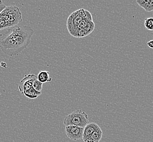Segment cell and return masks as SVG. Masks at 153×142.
<instances>
[{
  "label": "cell",
  "instance_id": "obj_6",
  "mask_svg": "<svg viewBox=\"0 0 153 142\" xmlns=\"http://www.w3.org/2000/svg\"><path fill=\"white\" fill-rule=\"evenodd\" d=\"M99 127H100V126L95 123H89L88 125H87L86 126L84 127L83 130L82 136V140L83 142H85Z\"/></svg>",
  "mask_w": 153,
  "mask_h": 142
},
{
  "label": "cell",
  "instance_id": "obj_4",
  "mask_svg": "<svg viewBox=\"0 0 153 142\" xmlns=\"http://www.w3.org/2000/svg\"><path fill=\"white\" fill-rule=\"evenodd\" d=\"M84 127L67 126L65 127V132L68 137L73 141L82 139Z\"/></svg>",
  "mask_w": 153,
  "mask_h": 142
},
{
  "label": "cell",
  "instance_id": "obj_5",
  "mask_svg": "<svg viewBox=\"0 0 153 142\" xmlns=\"http://www.w3.org/2000/svg\"><path fill=\"white\" fill-rule=\"evenodd\" d=\"M37 76L34 74H28L22 79L19 85V90L21 93L26 92L32 87L34 81L37 79Z\"/></svg>",
  "mask_w": 153,
  "mask_h": 142
},
{
  "label": "cell",
  "instance_id": "obj_14",
  "mask_svg": "<svg viewBox=\"0 0 153 142\" xmlns=\"http://www.w3.org/2000/svg\"><path fill=\"white\" fill-rule=\"evenodd\" d=\"M89 34L84 28H77L76 37H84L89 35Z\"/></svg>",
  "mask_w": 153,
  "mask_h": 142
},
{
  "label": "cell",
  "instance_id": "obj_8",
  "mask_svg": "<svg viewBox=\"0 0 153 142\" xmlns=\"http://www.w3.org/2000/svg\"><path fill=\"white\" fill-rule=\"evenodd\" d=\"M102 137V131L100 127L93 133L85 142H99Z\"/></svg>",
  "mask_w": 153,
  "mask_h": 142
},
{
  "label": "cell",
  "instance_id": "obj_10",
  "mask_svg": "<svg viewBox=\"0 0 153 142\" xmlns=\"http://www.w3.org/2000/svg\"><path fill=\"white\" fill-rule=\"evenodd\" d=\"M23 94L25 97H27L28 99H35L40 96L42 94V93L37 91L36 90L34 89L33 87H32L30 89L23 93Z\"/></svg>",
  "mask_w": 153,
  "mask_h": 142
},
{
  "label": "cell",
  "instance_id": "obj_13",
  "mask_svg": "<svg viewBox=\"0 0 153 142\" xmlns=\"http://www.w3.org/2000/svg\"><path fill=\"white\" fill-rule=\"evenodd\" d=\"M32 87L37 91L41 92L42 90L43 89V83H42L37 79L34 81Z\"/></svg>",
  "mask_w": 153,
  "mask_h": 142
},
{
  "label": "cell",
  "instance_id": "obj_16",
  "mask_svg": "<svg viewBox=\"0 0 153 142\" xmlns=\"http://www.w3.org/2000/svg\"><path fill=\"white\" fill-rule=\"evenodd\" d=\"M147 46L150 48L153 49V40H151L147 42Z\"/></svg>",
  "mask_w": 153,
  "mask_h": 142
},
{
  "label": "cell",
  "instance_id": "obj_9",
  "mask_svg": "<svg viewBox=\"0 0 153 142\" xmlns=\"http://www.w3.org/2000/svg\"><path fill=\"white\" fill-rule=\"evenodd\" d=\"M37 79L43 84L46 82H50L52 80V78L50 77L49 72L46 71H40L38 74Z\"/></svg>",
  "mask_w": 153,
  "mask_h": 142
},
{
  "label": "cell",
  "instance_id": "obj_2",
  "mask_svg": "<svg viewBox=\"0 0 153 142\" xmlns=\"http://www.w3.org/2000/svg\"><path fill=\"white\" fill-rule=\"evenodd\" d=\"M22 21V13L18 7H6L0 13V30L17 25Z\"/></svg>",
  "mask_w": 153,
  "mask_h": 142
},
{
  "label": "cell",
  "instance_id": "obj_7",
  "mask_svg": "<svg viewBox=\"0 0 153 142\" xmlns=\"http://www.w3.org/2000/svg\"><path fill=\"white\" fill-rule=\"evenodd\" d=\"M136 2L146 12H153V0H136Z\"/></svg>",
  "mask_w": 153,
  "mask_h": 142
},
{
  "label": "cell",
  "instance_id": "obj_15",
  "mask_svg": "<svg viewBox=\"0 0 153 142\" xmlns=\"http://www.w3.org/2000/svg\"><path fill=\"white\" fill-rule=\"evenodd\" d=\"M6 7V6H5V4H4L2 3V2L0 3V13L2 12L4 9H5Z\"/></svg>",
  "mask_w": 153,
  "mask_h": 142
},
{
  "label": "cell",
  "instance_id": "obj_12",
  "mask_svg": "<svg viewBox=\"0 0 153 142\" xmlns=\"http://www.w3.org/2000/svg\"><path fill=\"white\" fill-rule=\"evenodd\" d=\"M144 26L148 30L153 31V18H148L145 19Z\"/></svg>",
  "mask_w": 153,
  "mask_h": 142
},
{
  "label": "cell",
  "instance_id": "obj_11",
  "mask_svg": "<svg viewBox=\"0 0 153 142\" xmlns=\"http://www.w3.org/2000/svg\"><path fill=\"white\" fill-rule=\"evenodd\" d=\"M94 28H95V24L94 22H93V20H89L87 22V24L84 28V29L89 34H91L94 30Z\"/></svg>",
  "mask_w": 153,
  "mask_h": 142
},
{
  "label": "cell",
  "instance_id": "obj_3",
  "mask_svg": "<svg viewBox=\"0 0 153 142\" xmlns=\"http://www.w3.org/2000/svg\"><path fill=\"white\" fill-rule=\"evenodd\" d=\"M63 123L65 126H75L85 127L89 123L88 115L85 111L78 109L65 117Z\"/></svg>",
  "mask_w": 153,
  "mask_h": 142
},
{
  "label": "cell",
  "instance_id": "obj_1",
  "mask_svg": "<svg viewBox=\"0 0 153 142\" xmlns=\"http://www.w3.org/2000/svg\"><path fill=\"white\" fill-rule=\"evenodd\" d=\"M33 30L27 26L16 25L0 30V49L9 56L17 55L29 46Z\"/></svg>",
  "mask_w": 153,
  "mask_h": 142
}]
</instances>
